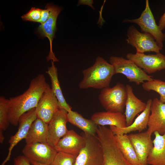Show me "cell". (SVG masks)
Instances as JSON below:
<instances>
[{"label":"cell","instance_id":"1","mask_svg":"<svg viewBox=\"0 0 165 165\" xmlns=\"http://www.w3.org/2000/svg\"><path fill=\"white\" fill-rule=\"evenodd\" d=\"M47 83L44 75L39 74L31 81L28 88L24 93L9 98L8 119L10 124L16 126L21 115L37 107Z\"/></svg>","mask_w":165,"mask_h":165},{"label":"cell","instance_id":"2","mask_svg":"<svg viewBox=\"0 0 165 165\" xmlns=\"http://www.w3.org/2000/svg\"><path fill=\"white\" fill-rule=\"evenodd\" d=\"M82 72L83 78L79 84L80 89H102L108 87L115 75L112 65L100 57L96 58L93 66Z\"/></svg>","mask_w":165,"mask_h":165},{"label":"cell","instance_id":"3","mask_svg":"<svg viewBox=\"0 0 165 165\" xmlns=\"http://www.w3.org/2000/svg\"><path fill=\"white\" fill-rule=\"evenodd\" d=\"M127 98L126 86L120 82L112 87L101 89L98 97L100 103L106 111L122 113Z\"/></svg>","mask_w":165,"mask_h":165},{"label":"cell","instance_id":"4","mask_svg":"<svg viewBox=\"0 0 165 165\" xmlns=\"http://www.w3.org/2000/svg\"><path fill=\"white\" fill-rule=\"evenodd\" d=\"M85 145L77 156L73 165H103L101 146L96 135L82 133Z\"/></svg>","mask_w":165,"mask_h":165},{"label":"cell","instance_id":"5","mask_svg":"<svg viewBox=\"0 0 165 165\" xmlns=\"http://www.w3.org/2000/svg\"><path fill=\"white\" fill-rule=\"evenodd\" d=\"M115 137L110 130L104 131L98 135L103 153V165H134L124 157Z\"/></svg>","mask_w":165,"mask_h":165},{"label":"cell","instance_id":"6","mask_svg":"<svg viewBox=\"0 0 165 165\" xmlns=\"http://www.w3.org/2000/svg\"><path fill=\"white\" fill-rule=\"evenodd\" d=\"M109 61L113 66L115 74L121 73L125 75L130 82L139 85L145 81L153 79L152 76L148 75L132 61L122 57L111 56Z\"/></svg>","mask_w":165,"mask_h":165},{"label":"cell","instance_id":"7","mask_svg":"<svg viewBox=\"0 0 165 165\" xmlns=\"http://www.w3.org/2000/svg\"><path fill=\"white\" fill-rule=\"evenodd\" d=\"M123 22L133 23L137 24L140 27L142 32L151 35L154 38L158 46L163 48V42L165 40V34L162 32L156 24L148 0L145 1V9L139 17L132 19H126L124 20Z\"/></svg>","mask_w":165,"mask_h":165},{"label":"cell","instance_id":"8","mask_svg":"<svg viewBox=\"0 0 165 165\" xmlns=\"http://www.w3.org/2000/svg\"><path fill=\"white\" fill-rule=\"evenodd\" d=\"M126 39L127 44L134 47L136 53H144L145 52L160 53L162 48L158 45L154 37L150 34L139 31L134 25L128 28Z\"/></svg>","mask_w":165,"mask_h":165},{"label":"cell","instance_id":"9","mask_svg":"<svg viewBox=\"0 0 165 165\" xmlns=\"http://www.w3.org/2000/svg\"><path fill=\"white\" fill-rule=\"evenodd\" d=\"M57 152L54 146L47 142L26 144L22 151L30 161L46 165L51 164Z\"/></svg>","mask_w":165,"mask_h":165},{"label":"cell","instance_id":"10","mask_svg":"<svg viewBox=\"0 0 165 165\" xmlns=\"http://www.w3.org/2000/svg\"><path fill=\"white\" fill-rule=\"evenodd\" d=\"M126 58L134 62L147 74L165 69V56L160 53L151 54L129 53Z\"/></svg>","mask_w":165,"mask_h":165},{"label":"cell","instance_id":"11","mask_svg":"<svg viewBox=\"0 0 165 165\" xmlns=\"http://www.w3.org/2000/svg\"><path fill=\"white\" fill-rule=\"evenodd\" d=\"M59 109L58 100L47 83L36 107L37 118L48 124Z\"/></svg>","mask_w":165,"mask_h":165},{"label":"cell","instance_id":"12","mask_svg":"<svg viewBox=\"0 0 165 165\" xmlns=\"http://www.w3.org/2000/svg\"><path fill=\"white\" fill-rule=\"evenodd\" d=\"M37 118L36 108L31 109L20 116L18 122V130L14 135L11 136L9 140V147L8 154L1 165H5L9 160L13 149L20 141L25 139L31 124Z\"/></svg>","mask_w":165,"mask_h":165},{"label":"cell","instance_id":"13","mask_svg":"<svg viewBox=\"0 0 165 165\" xmlns=\"http://www.w3.org/2000/svg\"><path fill=\"white\" fill-rule=\"evenodd\" d=\"M68 112L59 108L48 124L47 142L54 147L68 130L66 127Z\"/></svg>","mask_w":165,"mask_h":165},{"label":"cell","instance_id":"14","mask_svg":"<svg viewBox=\"0 0 165 165\" xmlns=\"http://www.w3.org/2000/svg\"><path fill=\"white\" fill-rule=\"evenodd\" d=\"M150 112L146 132L151 136L155 132L163 134L165 133V103L154 98L152 101Z\"/></svg>","mask_w":165,"mask_h":165},{"label":"cell","instance_id":"15","mask_svg":"<svg viewBox=\"0 0 165 165\" xmlns=\"http://www.w3.org/2000/svg\"><path fill=\"white\" fill-rule=\"evenodd\" d=\"M50 10V14L47 20L44 23L41 24L37 29L38 33L42 37H46L49 39L50 45V50L47 58L54 62L58 60L55 56L52 50V42L56 29V22L58 16L61 9L58 6L51 4H47Z\"/></svg>","mask_w":165,"mask_h":165},{"label":"cell","instance_id":"16","mask_svg":"<svg viewBox=\"0 0 165 165\" xmlns=\"http://www.w3.org/2000/svg\"><path fill=\"white\" fill-rule=\"evenodd\" d=\"M135 150L141 165H148L147 158L153 144L151 137L146 132L128 135Z\"/></svg>","mask_w":165,"mask_h":165},{"label":"cell","instance_id":"17","mask_svg":"<svg viewBox=\"0 0 165 165\" xmlns=\"http://www.w3.org/2000/svg\"><path fill=\"white\" fill-rule=\"evenodd\" d=\"M85 145L83 137L74 130H68L58 141L55 147L57 152H61L77 156Z\"/></svg>","mask_w":165,"mask_h":165},{"label":"cell","instance_id":"18","mask_svg":"<svg viewBox=\"0 0 165 165\" xmlns=\"http://www.w3.org/2000/svg\"><path fill=\"white\" fill-rule=\"evenodd\" d=\"M152 100L148 99L146 102L145 109L135 119L129 126L124 128H119L110 126L109 129L114 135L127 134L131 132L138 131L141 132L147 128L150 113V107Z\"/></svg>","mask_w":165,"mask_h":165},{"label":"cell","instance_id":"19","mask_svg":"<svg viewBox=\"0 0 165 165\" xmlns=\"http://www.w3.org/2000/svg\"><path fill=\"white\" fill-rule=\"evenodd\" d=\"M127 98L124 113L126 119V126L132 124L136 116L142 112L146 107V103L138 99L134 94L132 87L129 84L126 85Z\"/></svg>","mask_w":165,"mask_h":165},{"label":"cell","instance_id":"20","mask_svg":"<svg viewBox=\"0 0 165 165\" xmlns=\"http://www.w3.org/2000/svg\"><path fill=\"white\" fill-rule=\"evenodd\" d=\"M90 119L97 125L113 126L119 128L126 127L125 115L120 112L109 111L97 112L93 114Z\"/></svg>","mask_w":165,"mask_h":165},{"label":"cell","instance_id":"21","mask_svg":"<svg viewBox=\"0 0 165 165\" xmlns=\"http://www.w3.org/2000/svg\"><path fill=\"white\" fill-rule=\"evenodd\" d=\"M153 147L147 158L149 165H165V133L163 135L157 132L154 133Z\"/></svg>","mask_w":165,"mask_h":165},{"label":"cell","instance_id":"22","mask_svg":"<svg viewBox=\"0 0 165 165\" xmlns=\"http://www.w3.org/2000/svg\"><path fill=\"white\" fill-rule=\"evenodd\" d=\"M48 124L37 118L31 124L25 138L26 144L47 142Z\"/></svg>","mask_w":165,"mask_h":165},{"label":"cell","instance_id":"23","mask_svg":"<svg viewBox=\"0 0 165 165\" xmlns=\"http://www.w3.org/2000/svg\"><path fill=\"white\" fill-rule=\"evenodd\" d=\"M50 77L51 84V89L56 97L58 102L59 109H63L68 112L72 111V107L67 102L64 97L60 86L58 78V70L51 61V65L48 67L46 72Z\"/></svg>","mask_w":165,"mask_h":165},{"label":"cell","instance_id":"24","mask_svg":"<svg viewBox=\"0 0 165 165\" xmlns=\"http://www.w3.org/2000/svg\"><path fill=\"white\" fill-rule=\"evenodd\" d=\"M115 136L118 147L125 159L134 165H141L128 135H115Z\"/></svg>","mask_w":165,"mask_h":165},{"label":"cell","instance_id":"25","mask_svg":"<svg viewBox=\"0 0 165 165\" xmlns=\"http://www.w3.org/2000/svg\"><path fill=\"white\" fill-rule=\"evenodd\" d=\"M68 122L83 131L92 135H96L97 125L91 119L84 118L76 111H71L68 112Z\"/></svg>","mask_w":165,"mask_h":165},{"label":"cell","instance_id":"26","mask_svg":"<svg viewBox=\"0 0 165 165\" xmlns=\"http://www.w3.org/2000/svg\"><path fill=\"white\" fill-rule=\"evenodd\" d=\"M143 89L147 91L153 90L160 95V101L165 103V82L160 79H153L142 84Z\"/></svg>","mask_w":165,"mask_h":165},{"label":"cell","instance_id":"27","mask_svg":"<svg viewBox=\"0 0 165 165\" xmlns=\"http://www.w3.org/2000/svg\"><path fill=\"white\" fill-rule=\"evenodd\" d=\"M9 99L0 97V131H3L8 128L10 123L8 119Z\"/></svg>","mask_w":165,"mask_h":165},{"label":"cell","instance_id":"28","mask_svg":"<svg viewBox=\"0 0 165 165\" xmlns=\"http://www.w3.org/2000/svg\"><path fill=\"white\" fill-rule=\"evenodd\" d=\"M77 156L58 152L50 165H73Z\"/></svg>","mask_w":165,"mask_h":165},{"label":"cell","instance_id":"29","mask_svg":"<svg viewBox=\"0 0 165 165\" xmlns=\"http://www.w3.org/2000/svg\"><path fill=\"white\" fill-rule=\"evenodd\" d=\"M42 10V9L38 8L32 7L21 18L24 21L38 22L41 18Z\"/></svg>","mask_w":165,"mask_h":165},{"label":"cell","instance_id":"30","mask_svg":"<svg viewBox=\"0 0 165 165\" xmlns=\"http://www.w3.org/2000/svg\"><path fill=\"white\" fill-rule=\"evenodd\" d=\"M13 165H31V163L24 156H19L14 159Z\"/></svg>","mask_w":165,"mask_h":165},{"label":"cell","instance_id":"31","mask_svg":"<svg viewBox=\"0 0 165 165\" xmlns=\"http://www.w3.org/2000/svg\"><path fill=\"white\" fill-rule=\"evenodd\" d=\"M45 9H42L41 17L38 22L42 24L45 23L48 19L50 14V10L47 4Z\"/></svg>","mask_w":165,"mask_h":165},{"label":"cell","instance_id":"32","mask_svg":"<svg viewBox=\"0 0 165 165\" xmlns=\"http://www.w3.org/2000/svg\"><path fill=\"white\" fill-rule=\"evenodd\" d=\"M158 25L162 31L165 28V12L161 16Z\"/></svg>","mask_w":165,"mask_h":165},{"label":"cell","instance_id":"33","mask_svg":"<svg viewBox=\"0 0 165 165\" xmlns=\"http://www.w3.org/2000/svg\"><path fill=\"white\" fill-rule=\"evenodd\" d=\"M3 132L0 131V142L2 144L4 140V137L3 134Z\"/></svg>","mask_w":165,"mask_h":165},{"label":"cell","instance_id":"34","mask_svg":"<svg viewBox=\"0 0 165 165\" xmlns=\"http://www.w3.org/2000/svg\"><path fill=\"white\" fill-rule=\"evenodd\" d=\"M30 162L31 163L32 165H50L42 164L33 161H30Z\"/></svg>","mask_w":165,"mask_h":165}]
</instances>
